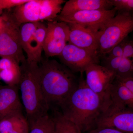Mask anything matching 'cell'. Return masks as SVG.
Segmentation results:
<instances>
[{
    "label": "cell",
    "instance_id": "6da1fadb",
    "mask_svg": "<svg viewBox=\"0 0 133 133\" xmlns=\"http://www.w3.org/2000/svg\"><path fill=\"white\" fill-rule=\"evenodd\" d=\"M109 105L88 88L83 74H80L77 88L59 108L62 115L76 124L83 133L95 128L98 117Z\"/></svg>",
    "mask_w": 133,
    "mask_h": 133
},
{
    "label": "cell",
    "instance_id": "7a4b0ae2",
    "mask_svg": "<svg viewBox=\"0 0 133 133\" xmlns=\"http://www.w3.org/2000/svg\"><path fill=\"white\" fill-rule=\"evenodd\" d=\"M38 65L41 88L50 109L59 107L77 88L79 78L55 59L43 58Z\"/></svg>",
    "mask_w": 133,
    "mask_h": 133
},
{
    "label": "cell",
    "instance_id": "3957f363",
    "mask_svg": "<svg viewBox=\"0 0 133 133\" xmlns=\"http://www.w3.org/2000/svg\"><path fill=\"white\" fill-rule=\"evenodd\" d=\"M20 66L21 74L18 87L30 127L49 115L50 108L41 88L38 64L26 59L20 64Z\"/></svg>",
    "mask_w": 133,
    "mask_h": 133
},
{
    "label": "cell",
    "instance_id": "277c9868",
    "mask_svg": "<svg viewBox=\"0 0 133 133\" xmlns=\"http://www.w3.org/2000/svg\"><path fill=\"white\" fill-rule=\"evenodd\" d=\"M133 30V18L131 13L118 12L107 22L98 33L99 57L107 55L115 45L127 37Z\"/></svg>",
    "mask_w": 133,
    "mask_h": 133
},
{
    "label": "cell",
    "instance_id": "5b68a950",
    "mask_svg": "<svg viewBox=\"0 0 133 133\" xmlns=\"http://www.w3.org/2000/svg\"><path fill=\"white\" fill-rule=\"evenodd\" d=\"M63 0H29L11 11L19 24L54 21L62 10Z\"/></svg>",
    "mask_w": 133,
    "mask_h": 133
},
{
    "label": "cell",
    "instance_id": "8992f818",
    "mask_svg": "<svg viewBox=\"0 0 133 133\" xmlns=\"http://www.w3.org/2000/svg\"><path fill=\"white\" fill-rule=\"evenodd\" d=\"M4 10L2 14L3 24L0 30V57L11 58L21 64L26 59L21 44V25L11 11Z\"/></svg>",
    "mask_w": 133,
    "mask_h": 133
},
{
    "label": "cell",
    "instance_id": "52a82bcc",
    "mask_svg": "<svg viewBox=\"0 0 133 133\" xmlns=\"http://www.w3.org/2000/svg\"><path fill=\"white\" fill-rule=\"evenodd\" d=\"M117 12L115 8L109 10L79 11L65 16L58 15L55 21L78 24L98 33L107 22L115 16Z\"/></svg>",
    "mask_w": 133,
    "mask_h": 133
},
{
    "label": "cell",
    "instance_id": "ba28073f",
    "mask_svg": "<svg viewBox=\"0 0 133 133\" xmlns=\"http://www.w3.org/2000/svg\"><path fill=\"white\" fill-rule=\"evenodd\" d=\"M58 57L62 64L74 73L83 74L91 64H99L97 51H93L67 44Z\"/></svg>",
    "mask_w": 133,
    "mask_h": 133
},
{
    "label": "cell",
    "instance_id": "9c48e42d",
    "mask_svg": "<svg viewBox=\"0 0 133 133\" xmlns=\"http://www.w3.org/2000/svg\"><path fill=\"white\" fill-rule=\"evenodd\" d=\"M95 128H110L125 133H133V109L119 108L110 104L98 117Z\"/></svg>",
    "mask_w": 133,
    "mask_h": 133
},
{
    "label": "cell",
    "instance_id": "30bf717a",
    "mask_svg": "<svg viewBox=\"0 0 133 133\" xmlns=\"http://www.w3.org/2000/svg\"><path fill=\"white\" fill-rule=\"evenodd\" d=\"M84 72L85 80L88 88L110 105L109 88L115 78V74L99 64L90 65Z\"/></svg>",
    "mask_w": 133,
    "mask_h": 133
},
{
    "label": "cell",
    "instance_id": "8fae6325",
    "mask_svg": "<svg viewBox=\"0 0 133 133\" xmlns=\"http://www.w3.org/2000/svg\"><path fill=\"white\" fill-rule=\"evenodd\" d=\"M70 28L66 23L54 21L48 22L43 46L46 58L58 56L69 42Z\"/></svg>",
    "mask_w": 133,
    "mask_h": 133
},
{
    "label": "cell",
    "instance_id": "7c38bea8",
    "mask_svg": "<svg viewBox=\"0 0 133 133\" xmlns=\"http://www.w3.org/2000/svg\"><path fill=\"white\" fill-rule=\"evenodd\" d=\"M67 24L70 28L69 44L78 48L98 52V32L95 33L78 24Z\"/></svg>",
    "mask_w": 133,
    "mask_h": 133
},
{
    "label": "cell",
    "instance_id": "4fadbf2b",
    "mask_svg": "<svg viewBox=\"0 0 133 133\" xmlns=\"http://www.w3.org/2000/svg\"><path fill=\"white\" fill-rule=\"evenodd\" d=\"M22 112L18 86L0 84V120L17 112Z\"/></svg>",
    "mask_w": 133,
    "mask_h": 133
},
{
    "label": "cell",
    "instance_id": "5bb4252c",
    "mask_svg": "<svg viewBox=\"0 0 133 133\" xmlns=\"http://www.w3.org/2000/svg\"><path fill=\"white\" fill-rule=\"evenodd\" d=\"M113 7L110 0H69L66 2L58 15L65 16L86 10H109Z\"/></svg>",
    "mask_w": 133,
    "mask_h": 133
},
{
    "label": "cell",
    "instance_id": "9a60e30c",
    "mask_svg": "<svg viewBox=\"0 0 133 133\" xmlns=\"http://www.w3.org/2000/svg\"><path fill=\"white\" fill-rule=\"evenodd\" d=\"M46 31L47 26L40 22L24 51L29 61L39 64L42 60V52Z\"/></svg>",
    "mask_w": 133,
    "mask_h": 133
},
{
    "label": "cell",
    "instance_id": "2e32d148",
    "mask_svg": "<svg viewBox=\"0 0 133 133\" xmlns=\"http://www.w3.org/2000/svg\"><path fill=\"white\" fill-rule=\"evenodd\" d=\"M111 104L121 108L133 109V92L115 78L109 90Z\"/></svg>",
    "mask_w": 133,
    "mask_h": 133
},
{
    "label": "cell",
    "instance_id": "e0dca14e",
    "mask_svg": "<svg viewBox=\"0 0 133 133\" xmlns=\"http://www.w3.org/2000/svg\"><path fill=\"white\" fill-rule=\"evenodd\" d=\"M29 129L22 112L12 114L0 120V133H29Z\"/></svg>",
    "mask_w": 133,
    "mask_h": 133
},
{
    "label": "cell",
    "instance_id": "ac0fdd59",
    "mask_svg": "<svg viewBox=\"0 0 133 133\" xmlns=\"http://www.w3.org/2000/svg\"><path fill=\"white\" fill-rule=\"evenodd\" d=\"M20 64L9 57L0 59V79L6 84L18 86L21 77Z\"/></svg>",
    "mask_w": 133,
    "mask_h": 133
},
{
    "label": "cell",
    "instance_id": "d6986e66",
    "mask_svg": "<svg viewBox=\"0 0 133 133\" xmlns=\"http://www.w3.org/2000/svg\"><path fill=\"white\" fill-rule=\"evenodd\" d=\"M51 118L54 122V133H83L77 126L65 118L59 111L55 110Z\"/></svg>",
    "mask_w": 133,
    "mask_h": 133
},
{
    "label": "cell",
    "instance_id": "ffe728a7",
    "mask_svg": "<svg viewBox=\"0 0 133 133\" xmlns=\"http://www.w3.org/2000/svg\"><path fill=\"white\" fill-rule=\"evenodd\" d=\"M30 129L29 133H54V122L48 115L36 122Z\"/></svg>",
    "mask_w": 133,
    "mask_h": 133
},
{
    "label": "cell",
    "instance_id": "44dd1931",
    "mask_svg": "<svg viewBox=\"0 0 133 133\" xmlns=\"http://www.w3.org/2000/svg\"><path fill=\"white\" fill-rule=\"evenodd\" d=\"M133 77V61L130 58L122 57L115 77L125 78Z\"/></svg>",
    "mask_w": 133,
    "mask_h": 133
},
{
    "label": "cell",
    "instance_id": "7402d4cb",
    "mask_svg": "<svg viewBox=\"0 0 133 133\" xmlns=\"http://www.w3.org/2000/svg\"><path fill=\"white\" fill-rule=\"evenodd\" d=\"M102 58V64L101 65L106 68L116 75L119 65L122 57H113L106 56L101 57Z\"/></svg>",
    "mask_w": 133,
    "mask_h": 133
},
{
    "label": "cell",
    "instance_id": "603a6c76",
    "mask_svg": "<svg viewBox=\"0 0 133 133\" xmlns=\"http://www.w3.org/2000/svg\"><path fill=\"white\" fill-rule=\"evenodd\" d=\"M113 6L121 13H131L133 10V0H110Z\"/></svg>",
    "mask_w": 133,
    "mask_h": 133
},
{
    "label": "cell",
    "instance_id": "cb8c5ba5",
    "mask_svg": "<svg viewBox=\"0 0 133 133\" xmlns=\"http://www.w3.org/2000/svg\"><path fill=\"white\" fill-rule=\"evenodd\" d=\"M29 0H0V11L14 8L28 2Z\"/></svg>",
    "mask_w": 133,
    "mask_h": 133
},
{
    "label": "cell",
    "instance_id": "d4e9b609",
    "mask_svg": "<svg viewBox=\"0 0 133 133\" xmlns=\"http://www.w3.org/2000/svg\"><path fill=\"white\" fill-rule=\"evenodd\" d=\"M127 38V37L121 42L115 45L111 50L108 53V56L113 57H123L124 45Z\"/></svg>",
    "mask_w": 133,
    "mask_h": 133
},
{
    "label": "cell",
    "instance_id": "484cf974",
    "mask_svg": "<svg viewBox=\"0 0 133 133\" xmlns=\"http://www.w3.org/2000/svg\"><path fill=\"white\" fill-rule=\"evenodd\" d=\"M133 57V42L132 41L126 39L123 50V57L130 58Z\"/></svg>",
    "mask_w": 133,
    "mask_h": 133
},
{
    "label": "cell",
    "instance_id": "4316f807",
    "mask_svg": "<svg viewBox=\"0 0 133 133\" xmlns=\"http://www.w3.org/2000/svg\"><path fill=\"white\" fill-rule=\"evenodd\" d=\"M115 78L131 91L133 92V77L125 78L115 77Z\"/></svg>",
    "mask_w": 133,
    "mask_h": 133
},
{
    "label": "cell",
    "instance_id": "83f0119b",
    "mask_svg": "<svg viewBox=\"0 0 133 133\" xmlns=\"http://www.w3.org/2000/svg\"><path fill=\"white\" fill-rule=\"evenodd\" d=\"M87 133H125L110 128H95L87 132Z\"/></svg>",
    "mask_w": 133,
    "mask_h": 133
},
{
    "label": "cell",
    "instance_id": "f1b7e54d",
    "mask_svg": "<svg viewBox=\"0 0 133 133\" xmlns=\"http://www.w3.org/2000/svg\"><path fill=\"white\" fill-rule=\"evenodd\" d=\"M3 19L2 16H0V30L2 27L3 24Z\"/></svg>",
    "mask_w": 133,
    "mask_h": 133
},
{
    "label": "cell",
    "instance_id": "f546056e",
    "mask_svg": "<svg viewBox=\"0 0 133 133\" xmlns=\"http://www.w3.org/2000/svg\"><path fill=\"white\" fill-rule=\"evenodd\" d=\"M3 12H1V11H0V16L2 14Z\"/></svg>",
    "mask_w": 133,
    "mask_h": 133
}]
</instances>
